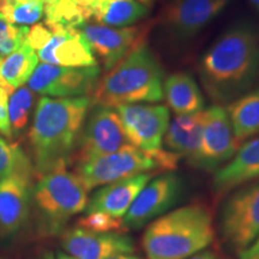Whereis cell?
Segmentation results:
<instances>
[{"instance_id":"cell-6","label":"cell","mask_w":259,"mask_h":259,"mask_svg":"<svg viewBox=\"0 0 259 259\" xmlns=\"http://www.w3.org/2000/svg\"><path fill=\"white\" fill-rule=\"evenodd\" d=\"M220 231L226 244L238 254L259 238V179L229 194L221 209Z\"/></svg>"},{"instance_id":"cell-40","label":"cell","mask_w":259,"mask_h":259,"mask_svg":"<svg viewBox=\"0 0 259 259\" xmlns=\"http://www.w3.org/2000/svg\"><path fill=\"white\" fill-rule=\"evenodd\" d=\"M0 259H3V258H0Z\"/></svg>"},{"instance_id":"cell-8","label":"cell","mask_w":259,"mask_h":259,"mask_svg":"<svg viewBox=\"0 0 259 259\" xmlns=\"http://www.w3.org/2000/svg\"><path fill=\"white\" fill-rule=\"evenodd\" d=\"M130 145L120 116L115 109L95 106L80 131L73 160L78 163L89 158L115 153Z\"/></svg>"},{"instance_id":"cell-25","label":"cell","mask_w":259,"mask_h":259,"mask_svg":"<svg viewBox=\"0 0 259 259\" xmlns=\"http://www.w3.org/2000/svg\"><path fill=\"white\" fill-rule=\"evenodd\" d=\"M0 14L10 23L17 25L34 24L45 15L44 0H5Z\"/></svg>"},{"instance_id":"cell-15","label":"cell","mask_w":259,"mask_h":259,"mask_svg":"<svg viewBox=\"0 0 259 259\" xmlns=\"http://www.w3.org/2000/svg\"><path fill=\"white\" fill-rule=\"evenodd\" d=\"M61 246L76 259H108L135 251L134 240L125 233H95L78 226L63 232Z\"/></svg>"},{"instance_id":"cell-18","label":"cell","mask_w":259,"mask_h":259,"mask_svg":"<svg viewBox=\"0 0 259 259\" xmlns=\"http://www.w3.org/2000/svg\"><path fill=\"white\" fill-rule=\"evenodd\" d=\"M259 179V136L239 147L229 163L220 167L212 179L215 193L223 194Z\"/></svg>"},{"instance_id":"cell-24","label":"cell","mask_w":259,"mask_h":259,"mask_svg":"<svg viewBox=\"0 0 259 259\" xmlns=\"http://www.w3.org/2000/svg\"><path fill=\"white\" fill-rule=\"evenodd\" d=\"M37 60L35 51L24 42L14 53L5 59L3 58L0 64V76L12 88L17 89L30 78L37 66Z\"/></svg>"},{"instance_id":"cell-4","label":"cell","mask_w":259,"mask_h":259,"mask_svg":"<svg viewBox=\"0 0 259 259\" xmlns=\"http://www.w3.org/2000/svg\"><path fill=\"white\" fill-rule=\"evenodd\" d=\"M163 77L161 64L143 42L99 79L92 105L115 108L132 103L160 102L163 99Z\"/></svg>"},{"instance_id":"cell-34","label":"cell","mask_w":259,"mask_h":259,"mask_svg":"<svg viewBox=\"0 0 259 259\" xmlns=\"http://www.w3.org/2000/svg\"><path fill=\"white\" fill-rule=\"evenodd\" d=\"M108 259H142V258L132 253H119V254L112 255V257H109Z\"/></svg>"},{"instance_id":"cell-1","label":"cell","mask_w":259,"mask_h":259,"mask_svg":"<svg viewBox=\"0 0 259 259\" xmlns=\"http://www.w3.org/2000/svg\"><path fill=\"white\" fill-rule=\"evenodd\" d=\"M92 100L80 97H42L38 101L29 141L34 169L40 176L67 168L73 161Z\"/></svg>"},{"instance_id":"cell-36","label":"cell","mask_w":259,"mask_h":259,"mask_svg":"<svg viewBox=\"0 0 259 259\" xmlns=\"http://www.w3.org/2000/svg\"><path fill=\"white\" fill-rule=\"evenodd\" d=\"M251 3L259 10V0H251Z\"/></svg>"},{"instance_id":"cell-11","label":"cell","mask_w":259,"mask_h":259,"mask_svg":"<svg viewBox=\"0 0 259 259\" xmlns=\"http://www.w3.org/2000/svg\"><path fill=\"white\" fill-rule=\"evenodd\" d=\"M100 79V67H66L40 64L28 79L29 89L52 97H80L93 94Z\"/></svg>"},{"instance_id":"cell-37","label":"cell","mask_w":259,"mask_h":259,"mask_svg":"<svg viewBox=\"0 0 259 259\" xmlns=\"http://www.w3.org/2000/svg\"><path fill=\"white\" fill-rule=\"evenodd\" d=\"M42 259H53V257H52L51 253H47V254H45V257Z\"/></svg>"},{"instance_id":"cell-19","label":"cell","mask_w":259,"mask_h":259,"mask_svg":"<svg viewBox=\"0 0 259 259\" xmlns=\"http://www.w3.org/2000/svg\"><path fill=\"white\" fill-rule=\"evenodd\" d=\"M204 122V111L193 114L177 115L168 124L163 143L167 150L191 163L198 153Z\"/></svg>"},{"instance_id":"cell-16","label":"cell","mask_w":259,"mask_h":259,"mask_svg":"<svg viewBox=\"0 0 259 259\" xmlns=\"http://www.w3.org/2000/svg\"><path fill=\"white\" fill-rule=\"evenodd\" d=\"M31 197V176L14 174L0 179V228L5 234H14L27 221Z\"/></svg>"},{"instance_id":"cell-2","label":"cell","mask_w":259,"mask_h":259,"mask_svg":"<svg viewBox=\"0 0 259 259\" xmlns=\"http://www.w3.org/2000/svg\"><path fill=\"white\" fill-rule=\"evenodd\" d=\"M258 70L257 36L245 25L223 34L204 54L198 69L205 92L220 103L231 102L246 92Z\"/></svg>"},{"instance_id":"cell-38","label":"cell","mask_w":259,"mask_h":259,"mask_svg":"<svg viewBox=\"0 0 259 259\" xmlns=\"http://www.w3.org/2000/svg\"><path fill=\"white\" fill-rule=\"evenodd\" d=\"M138 2L143 3V4H145V5H147V3H149V2H150V0H138Z\"/></svg>"},{"instance_id":"cell-29","label":"cell","mask_w":259,"mask_h":259,"mask_svg":"<svg viewBox=\"0 0 259 259\" xmlns=\"http://www.w3.org/2000/svg\"><path fill=\"white\" fill-rule=\"evenodd\" d=\"M28 31V27H16L0 14V57H8L18 50L25 42Z\"/></svg>"},{"instance_id":"cell-17","label":"cell","mask_w":259,"mask_h":259,"mask_svg":"<svg viewBox=\"0 0 259 259\" xmlns=\"http://www.w3.org/2000/svg\"><path fill=\"white\" fill-rule=\"evenodd\" d=\"M153 177L154 171H150L102 186L88 200L85 212L100 211L122 219L138 193Z\"/></svg>"},{"instance_id":"cell-12","label":"cell","mask_w":259,"mask_h":259,"mask_svg":"<svg viewBox=\"0 0 259 259\" xmlns=\"http://www.w3.org/2000/svg\"><path fill=\"white\" fill-rule=\"evenodd\" d=\"M183 181L173 171L150 180L122 218L126 232L139 229L166 213L179 200Z\"/></svg>"},{"instance_id":"cell-32","label":"cell","mask_w":259,"mask_h":259,"mask_svg":"<svg viewBox=\"0 0 259 259\" xmlns=\"http://www.w3.org/2000/svg\"><path fill=\"white\" fill-rule=\"evenodd\" d=\"M240 259H259V238L247 250L239 254Z\"/></svg>"},{"instance_id":"cell-22","label":"cell","mask_w":259,"mask_h":259,"mask_svg":"<svg viewBox=\"0 0 259 259\" xmlns=\"http://www.w3.org/2000/svg\"><path fill=\"white\" fill-rule=\"evenodd\" d=\"M148 12V6L138 0H105L93 5V18L107 27H128Z\"/></svg>"},{"instance_id":"cell-21","label":"cell","mask_w":259,"mask_h":259,"mask_svg":"<svg viewBox=\"0 0 259 259\" xmlns=\"http://www.w3.org/2000/svg\"><path fill=\"white\" fill-rule=\"evenodd\" d=\"M163 97L177 115L202 112L204 99L192 76L185 72L170 74L163 82Z\"/></svg>"},{"instance_id":"cell-27","label":"cell","mask_w":259,"mask_h":259,"mask_svg":"<svg viewBox=\"0 0 259 259\" xmlns=\"http://www.w3.org/2000/svg\"><path fill=\"white\" fill-rule=\"evenodd\" d=\"M34 102V92L29 89V87L21 85L11 94L8 103V112L12 134H18L28 125Z\"/></svg>"},{"instance_id":"cell-7","label":"cell","mask_w":259,"mask_h":259,"mask_svg":"<svg viewBox=\"0 0 259 259\" xmlns=\"http://www.w3.org/2000/svg\"><path fill=\"white\" fill-rule=\"evenodd\" d=\"M155 170L160 171L156 158L134 145L115 153L78 162L76 167L77 177L88 192L96 187L128 179L138 174L155 173Z\"/></svg>"},{"instance_id":"cell-23","label":"cell","mask_w":259,"mask_h":259,"mask_svg":"<svg viewBox=\"0 0 259 259\" xmlns=\"http://www.w3.org/2000/svg\"><path fill=\"white\" fill-rule=\"evenodd\" d=\"M239 142L259 134V88L239 97L227 108Z\"/></svg>"},{"instance_id":"cell-3","label":"cell","mask_w":259,"mask_h":259,"mask_svg":"<svg viewBox=\"0 0 259 259\" xmlns=\"http://www.w3.org/2000/svg\"><path fill=\"white\" fill-rule=\"evenodd\" d=\"M213 238L210 210L203 204H191L149 223L142 236V247L148 259H187L205 250Z\"/></svg>"},{"instance_id":"cell-13","label":"cell","mask_w":259,"mask_h":259,"mask_svg":"<svg viewBox=\"0 0 259 259\" xmlns=\"http://www.w3.org/2000/svg\"><path fill=\"white\" fill-rule=\"evenodd\" d=\"M147 28H114L101 24H84L79 30L89 42L93 52L101 58L105 70L109 71L127 57L135 48L143 44Z\"/></svg>"},{"instance_id":"cell-31","label":"cell","mask_w":259,"mask_h":259,"mask_svg":"<svg viewBox=\"0 0 259 259\" xmlns=\"http://www.w3.org/2000/svg\"><path fill=\"white\" fill-rule=\"evenodd\" d=\"M9 95H11V94L8 90L0 88V132L6 137H10L12 135L8 112Z\"/></svg>"},{"instance_id":"cell-33","label":"cell","mask_w":259,"mask_h":259,"mask_svg":"<svg viewBox=\"0 0 259 259\" xmlns=\"http://www.w3.org/2000/svg\"><path fill=\"white\" fill-rule=\"evenodd\" d=\"M187 259H227V258L222 257L219 252L206 250V251H200L198 253L191 255V257Z\"/></svg>"},{"instance_id":"cell-10","label":"cell","mask_w":259,"mask_h":259,"mask_svg":"<svg viewBox=\"0 0 259 259\" xmlns=\"http://www.w3.org/2000/svg\"><path fill=\"white\" fill-rule=\"evenodd\" d=\"M239 144L227 109L221 106L210 107L204 111L198 153L191 164L205 170L219 169L221 164L232 160Z\"/></svg>"},{"instance_id":"cell-14","label":"cell","mask_w":259,"mask_h":259,"mask_svg":"<svg viewBox=\"0 0 259 259\" xmlns=\"http://www.w3.org/2000/svg\"><path fill=\"white\" fill-rule=\"evenodd\" d=\"M227 4L228 0H171L161 21L171 36L187 40L218 17Z\"/></svg>"},{"instance_id":"cell-20","label":"cell","mask_w":259,"mask_h":259,"mask_svg":"<svg viewBox=\"0 0 259 259\" xmlns=\"http://www.w3.org/2000/svg\"><path fill=\"white\" fill-rule=\"evenodd\" d=\"M54 65L66 67L97 66L94 52L79 29L53 31L51 38Z\"/></svg>"},{"instance_id":"cell-30","label":"cell","mask_w":259,"mask_h":259,"mask_svg":"<svg viewBox=\"0 0 259 259\" xmlns=\"http://www.w3.org/2000/svg\"><path fill=\"white\" fill-rule=\"evenodd\" d=\"M52 30L46 24H35L34 27L29 29L27 37H25V44L29 45L32 50H41L47 45V42L52 37Z\"/></svg>"},{"instance_id":"cell-9","label":"cell","mask_w":259,"mask_h":259,"mask_svg":"<svg viewBox=\"0 0 259 259\" xmlns=\"http://www.w3.org/2000/svg\"><path fill=\"white\" fill-rule=\"evenodd\" d=\"M130 144L154 155L162 150L169 124V111L162 105L132 103L115 107Z\"/></svg>"},{"instance_id":"cell-5","label":"cell","mask_w":259,"mask_h":259,"mask_svg":"<svg viewBox=\"0 0 259 259\" xmlns=\"http://www.w3.org/2000/svg\"><path fill=\"white\" fill-rule=\"evenodd\" d=\"M88 200L82 181L66 168L42 176L32 190L38 231L46 236L61 234L70 220L85 210Z\"/></svg>"},{"instance_id":"cell-35","label":"cell","mask_w":259,"mask_h":259,"mask_svg":"<svg viewBox=\"0 0 259 259\" xmlns=\"http://www.w3.org/2000/svg\"><path fill=\"white\" fill-rule=\"evenodd\" d=\"M56 259H76V258L72 257V255H70V254L64 253V252H58Z\"/></svg>"},{"instance_id":"cell-28","label":"cell","mask_w":259,"mask_h":259,"mask_svg":"<svg viewBox=\"0 0 259 259\" xmlns=\"http://www.w3.org/2000/svg\"><path fill=\"white\" fill-rule=\"evenodd\" d=\"M76 226L95 233H126L122 219L100 211L85 212V215L77 221Z\"/></svg>"},{"instance_id":"cell-39","label":"cell","mask_w":259,"mask_h":259,"mask_svg":"<svg viewBox=\"0 0 259 259\" xmlns=\"http://www.w3.org/2000/svg\"><path fill=\"white\" fill-rule=\"evenodd\" d=\"M4 3H5V0H0V10H2L3 5H4Z\"/></svg>"},{"instance_id":"cell-26","label":"cell","mask_w":259,"mask_h":259,"mask_svg":"<svg viewBox=\"0 0 259 259\" xmlns=\"http://www.w3.org/2000/svg\"><path fill=\"white\" fill-rule=\"evenodd\" d=\"M32 171L34 166L22 148L0 137V179L14 174L32 176Z\"/></svg>"}]
</instances>
